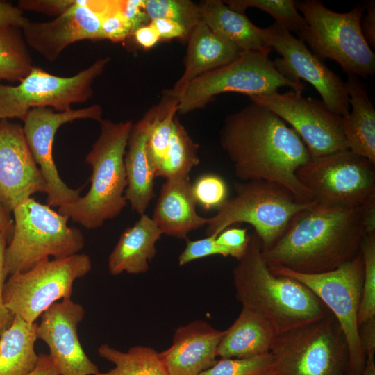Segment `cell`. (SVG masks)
<instances>
[{
	"label": "cell",
	"instance_id": "obj_25",
	"mask_svg": "<svg viewBox=\"0 0 375 375\" xmlns=\"http://www.w3.org/2000/svg\"><path fill=\"white\" fill-rule=\"evenodd\" d=\"M278 334L269 320L242 307L233 324L224 331L217 355L221 358H241L269 353Z\"/></svg>",
	"mask_w": 375,
	"mask_h": 375
},
{
	"label": "cell",
	"instance_id": "obj_6",
	"mask_svg": "<svg viewBox=\"0 0 375 375\" xmlns=\"http://www.w3.org/2000/svg\"><path fill=\"white\" fill-rule=\"evenodd\" d=\"M235 196L228 198L207 218L206 235L217 236L237 223L252 226L262 249L271 247L281 236L292 217L314 201H303L283 186L265 180L234 183Z\"/></svg>",
	"mask_w": 375,
	"mask_h": 375
},
{
	"label": "cell",
	"instance_id": "obj_31",
	"mask_svg": "<svg viewBox=\"0 0 375 375\" xmlns=\"http://www.w3.org/2000/svg\"><path fill=\"white\" fill-rule=\"evenodd\" d=\"M33 67L22 30L0 28V83L2 80L19 82Z\"/></svg>",
	"mask_w": 375,
	"mask_h": 375
},
{
	"label": "cell",
	"instance_id": "obj_36",
	"mask_svg": "<svg viewBox=\"0 0 375 375\" xmlns=\"http://www.w3.org/2000/svg\"><path fill=\"white\" fill-rule=\"evenodd\" d=\"M199 375H275L271 353L241 358H221Z\"/></svg>",
	"mask_w": 375,
	"mask_h": 375
},
{
	"label": "cell",
	"instance_id": "obj_20",
	"mask_svg": "<svg viewBox=\"0 0 375 375\" xmlns=\"http://www.w3.org/2000/svg\"><path fill=\"white\" fill-rule=\"evenodd\" d=\"M224 333L203 320L177 328L171 346L160 353L169 375H199L213 366Z\"/></svg>",
	"mask_w": 375,
	"mask_h": 375
},
{
	"label": "cell",
	"instance_id": "obj_11",
	"mask_svg": "<svg viewBox=\"0 0 375 375\" xmlns=\"http://www.w3.org/2000/svg\"><path fill=\"white\" fill-rule=\"evenodd\" d=\"M91 269V259L85 253L45 258L26 272L9 276L3 290L5 306L13 315L35 322L58 300L71 298L74 282Z\"/></svg>",
	"mask_w": 375,
	"mask_h": 375
},
{
	"label": "cell",
	"instance_id": "obj_43",
	"mask_svg": "<svg viewBox=\"0 0 375 375\" xmlns=\"http://www.w3.org/2000/svg\"><path fill=\"white\" fill-rule=\"evenodd\" d=\"M8 235L0 231V335L10 325L14 315L5 306L3 298V290L6 276L4 273V253Z\"/></svg>",
	"mask_w": 375,
	"mask_h": 375
},
{
	"label": "cell",
	"instance_id": "obj_21",
	"mask_svg": "<svg viewBox=\"0 0 375 375\" xmlns=\"http://www.w3.org/2000/svg\"><path fill=\"white\" fill-rule=\"evenodd\" d=\"M156 106L149 109L131 130L124 156L127 187L124 196L132 210L144 214L154 192L155 172L151 164L147 140L156 114Z\"/></svg>",
	"mask_w": 375,
	"mask_h": 375
},
{
	"label": "cell",
	"instance_id": "obj_18",
	"mask_svg": "<svg viewBox=\"0 0 375 375\" xmlns=\"http://www.w3.org/2000/svg\"><path fill=\"white\" fill-rule=\"evenodd\" d=\"M47 192V183L28 147L22 126L0 119V204L12 212L33 194Z\"/></svg>",
	"mask_w": 375,
	"mask_h": 375
},
{
	"label": "cell",
	"instance_id": "obj_44",
	"mask_svg": "<svg viewBox=\"0 0 375 375\" xmlns=\"http://www.w3.org/2000/svg\"><path fill=\"white\" fill-rule=\"evenodd\" d=\"M29 22L17 6L0 1V28L13 27L22 30Z\"/></svg>",
	"mask_w": 375,
	"mask_h": 375
},
{
	"label": "cell",
	"instance_id": "obj_39",
	"mask_svg": "<svg viewBox=\"0 0 375 375\" xmlns=\"http://www.w3.org/2000/svg\"><path fill=\"white\" fill-rule=\"evenodd\" d=\"M216 235H209L204 238L186 240V246L178 257V265L183 266L194 260L214 255L224 257L222 248L216 242Z\"/></svg>",
	"mask_w": 375,
	"mask_h": 375
},
{
	"label": "cell",
	"instance_id": "obj_13",
	"mask_svg": "<svg viewBox=\"0 0 375 375\" xmlns=\"http://www.w3.org/2000/svg\"><path fill=\"white\" fill-rule=\"evenodd\" d=\"M296 175L317 203L356 208L375 196V165L349 150L311 158Z\"/></svg>",
	"mask_w": 375,
	"mask_h": 375
},
{
	"label": "cell",
	"instance_id": "obj_46",
	"mask_svg": "<svg viewBox=\"0 0 375 375\" xmlns=\"http://www.w3.org/2000/svg\"><path fill=\"white\" fill-rule=\"evenodd\" d=\"M367 12L362 17L360 26L363 36L372 48L375 47V1H367L365 3Z\"/></svg>",
	"mask_w": 375,
	"mask_h": 375
},
{
	"label": "cell",
	"instance_id": "obj_16",
	"mask_svg": "<svg viewBox=\"0 0 375 375\" xmlns=\"http://www.w3.org/2000/svg\"><path fill=\"white\" fill-rule=\"evenodd\" d=\"M103 109L99 104L65 111H55L50 108H35L26 114L23 131L28 147L47 183V203L50 207H60L76 200L81 188H70L60 178L53 157L55 135L63 124L77 119L100 122Z\"/></svg>",
	"mask_w": 375,
	"mask_h": 375
},
{
	"label": "cell",
	"instance_id": "obj_14",
	"mask_svg": "<svg viewBox=\"0 0 375 375\" xmlns=\"http://www.w3.org/2000/svg\"><path fill=\"white\" fill-rule=\"evenodd\" d=\"M281 117L299 135L311 158L348 150L342 129V117L317 99L290 90L249 98Z\"/></svg>",
	"mask_w": 375,
	"mask_h": 375
},
{
	"label": "cell",
	"instance_id": "obj_37",
	"mask_svg": "<svg viewBox=\"0 0 375 375\" xmlns=\"http://www.w3.org/2000/svg\"><path fill=\"white\" fill-rule=\"evenodd\" d=\"M192 193L197 203L204 210L217 209L228 197V187L224 180L214 174H205L192 183Z\"/></svg>",
	"mask_w": 375,
	"mask_h": 375
},
{
	"label": "cell",
	"instance_id": "obj_3",
	"mask_svg": "<svg viewBox=\"0 0 375 375\" xmlns=\"http://www.w3.org/2000/svg\"><path fill=\"white\" fill-rule=\"evenodd\" d=\"M238 261L233 270L237 300L269 320L279 333L331 313L306 285L271 272L256 232L249 235L247 250Z\"/></svg>",
	"mask_w": 375,
	"mask_h": 375
},
{
	"label": "cell",
	"instance_id": "obj_41",
	"mask_svg": "<svg viewBox=\"0 0 375 375\" xmlns=\"http://www.w3.org/2000/svg\"><path fill=\"white\" fill-rule=\"evenodd\" d=\"M75 0H20L17 7L23 10L33 11L58 17L70 8Z\"/></svg>",
	"mask_w": 375,
	"mask_h": 375
},
{
	"label": "cell",
	"instance_id": "obj_42",
	"mask_svg": "<svg viewBox=\"0 0 375 375\" xmlns=\"http://www.w3.org/2000/svg\"><path fill=\"white\" fill-rule=\"evenodd\" d=\"M120 8L131 24L133 33L151 22L144 10V0H120Z\"/></svg>",
	"mask_w": 375,
	"mask_h": 375
},
{
	"label": "cell",
	"instance_id": "obj_24",
	"mask_svg": "<svg viewBox=\"0 0 375 375\" xmlns=\"http://www.w3.org/2000/svg\"><path fill=\"white\" fill-rule=\"evenodd\" d=\"M162 233L154 220L146 214L121 234L108 257V271L112 276L123 272L144 273L156 253V244Z\"/></svg>",
	"mask_w": 375,
	"mask_h": 375
},
{
	"label": "cell",
	"instance_id": "obj_5",
	"mask_svg": "<svg viewBox=\"0 0 375 375\" xmlns=\"http://www.w3.org/2000/svg\"><path fill=\"white\" fill-rule=\"evenodd\" d=\"M10 244L4 253L6 276L26 272L53 256L78 253L85 245L81 231L68 225L69 217L31 197L16 206Z\"/></svg>",
	"mask_w": 375,
	"mask_h": 375
},
{
	"label": "cell",
	"instance_id": "obj_8",
	"mask_svg": "<svg viewBox=\"0 0 375 375\" xmlns=\"http://www.w3.org/2000/svg\"><path fill=\"white\" fill-rule=\"evenodd\" d=\"M271 48L243 51L230 63L202 74L180 92L172 94L178 100V112L185 114L200 109L216 95L237 92L250 97L277 92L282 87L302 93L305 84L283 76L269 58Z\"/></svg>",
	"mask_w": 375,
	"mask_h": 375
},
{
	"label": "cell",
	"instance_id": "obj_35",
	"mask_svg": "<svg viewBox=\"0 0 375 375\" xmlns=\"http://www.w3.org/2000/svg\"><path fill=\"white\" fill-rule=\"evenodd\" d=\"M360 252L363 259L364 276L358 326L375 318V233L363 237Z\"/></svg>",
	"mask_w": 375,
	"mask_h": 375
},
{
	"label": "cell",
	"instance_id": "obj_52",
	"mask_svg": "<svg viewBox=\"0 0 375 375\" xmlns=\"http://www.w3.org/2000/svg\"><path fill=\"white\" fill-rule=\"evenodd\" d=\"M361 375H375L374 353L366 355V362Z\"/></svg>",
	"mask_w": 375,
	"mask_h": 375
},
{
	"label": "cell",
	"instance_id": "obj_7",
	"mask_svg": "<svg viewBox=\"0 0 375 375\" xmlns=\"http://www.w3.org/2000/svg\"><path fill=\"white\" fill-rule=\"evenodd\" d=\"M295 5L307 23L299 35L314 54L320 59L335 60L347 75L367 78L374 74L375 54L360 26L364 6L357 5L341 13L318 0L295 1Z\"/></svg>",
	"mask_w": 375,
	"mask_h": 375
},
{
	"label": "cell",
	"instance_id": "obj_26",
	"mask_svg": "<svg viewBox=\"0 0 375 375\" xmlns=\"http://www.w3.org/2000/svg\"><path fill=\"white\" fill-rule=\"evenodd\" d=\"M351 111L342 117L348 150L375 165V109L359 80L353 74L345 81Z\"/></svg>",
	"mask_w": 375,
	"mask_h": 375
},
{
	"label": "cell",
	"instance_id": "obj_32",
	"mask_svg": "<svg viewBox=\"0 0 375 375\" xmlns=\"http://www.w3.org/2000/svg\"><path fill=\"white\" fill-rule=\"evenodd\" d=\"M147 140L149 158L155 175L165 156L172 132L173 123L178 110V100L167 90L156 106Z\"/></svg>",
	"mask_w": 375,
	"mask_h": 375
},
{
	"label": "cell",
	"instance_id": "obj_12",
	"mask_svg": "<svg viewBox=\"0 0 375 375\" xmlns=\"http://www.w3.org/2000/svg\"><path fill=\"white\" fill-rule=\"evenodd\" d=\"M99 58L74 76L62 77L34 66L17 85L0 83V119L24 120L35 108H50L57 111L72 109L74 103L87 101L93 94L92 85L110 62Z\"/></svg>",
	"mask_w": 375,
	"mask_h": 375
},
{
	"label": "cell",
	"instance_id": "obj_40",
	"mask_svg": "<svg viewBox=\"0 0 375 375\" xmlns=\"http://www.w3.org/2000/svg\"><path fill=\"white\" fill-rule=\"evenodd\" d=\"M248 241L247 229L239 227H228L216 238V242L223 250L224 257L232 256L238 260L244 256Z\"/></svg>",
	"mask_w": 375,
	"mask_h": 375
},
{
	"label": "cell",
	"instance_id": "obj_51",
	"mask_svg": "<svg viewBox=\"0 0 375 375\" xmlns=\"http://www.w3.org/2000/svg\"><path fill=\"white\" fill-rule=\"evenodd\" d=\"M13 220L10 212L8 211L0 204V231L5 232L8 237L12 235Z\"/></svg>",
	"mask_w": 375,
	"mask_h": 375
},
{
	"label": "cell",
	"instance_id": "obj_2",
	"mask_svg": "<svg viewBox=\"0 0 375 375\" xmlns=\"http://www.w3.org/2000/svg\"><path fill=\"white\" fill-rule=\"evenodd\" d=\"M362 206L347 208L313 201L297 212L262 254L269 266L301 274L336 269L360 253L365 235Z\"/></svg>",
	"mask_w": 375,
	"mask_h": 375
},
{
	"label": "cell",
	"instance_id": "obj_30",
	"mask_svg": "<svg viewBox=\"0 0 375 375\" xmlns=\"http://www.w3.org/2000/svg\"><path fill=\"white\" fill-rule=\"evenodd\" d=\"M199 145L192 140L176 116L171 138L156 177L165 180L190 178V172L199 163Z\"/></svg>",
	"mask_w": 375,
	"mask_h": 375
},
{
	"label": "cell",
	"instance_id": "obj_4",
	"mask_svg": "<svg viewBox=\"0 0 375 375\" xmlns=\"http://www.w3.org/2000/svg\"><path fill=\"white\" fill-rule=\"evenodd\" d=\"M99 123V135L85 157L92 168L90 188L85 195L58 208L60 213L88 229L102 226L128 203L124 156L133 123L103 119Z\"/></svg>",
	"mask_w": 375,
	"mask_h": 375
},
{
	"label": "cell",
	"instance_id": "obj_45",
	"mask_svg": "<svg viewBox=\"0 0 375 375\" xmlns=\"http://www.w3.org/2000/svg\"><path fill=\"white\" fill-rule=\"evenodd\" d=\"M150 24L156 28L160 39H186L189 36L185 28L180 24L167 19H156Z\"/></svg>",
	"mask_w": 375,
	"mask_h": 375
},
{
	"label": "cell",
	"instance_id": "obj_15",
	"mask_svg": "<svg viewBox=\"0 0 375 375\" xmlns=\"http://www.w3.org/2000/svg\"><path fill=\"white\" fill-rule=\"evenodd\" d=\"M262 38L267 47L281 55L273 62L283 76L308 82L319 92L322 102L338 115L343 117L349 112L345 82L310 51L301 38L294 37L276 22L262 28Z\"/></svg>",
	"mask_w": 375,
	"mask_h": 375
},
{
	"label": "cell",
	"instance_id": "obj_53",
	"mask_svg": "<svg viewBox=\"0 0 375 375\" xmlns=\"http://www.w3.org/2000/svg\"><path fill=\"white\" fill-rule=\"evenodd\" d=\"M342 375H344V374H342Z\"/></svg>",
	"mask_w": 375,
	"mask_h": 375
},
{
	"label": "cell",
	"instance_id": "obj_22",
	"mask_svg": "<svg viewBox=\"0 0 375 375\" xmlns=\"http://www.w3.org/2000/svg\"><path fill=\"white\" fill-rule=\"evenodd\" d=\"M190 178L165 180L152 219L162 234L187 240L188 235L207 223L199 215Z\"/></svg>",
	"mask_w": 375,
	"mask_h": 375
},
{
	"label": "cell",
	"instance_id": "obj_17",
	"mask_svg": "<svg viewBox=\"0 0 375 375\" xmlns=\"http://www.w3.org/2000/svg\"><path fill=\"white\" fill-rule=\"evenodd\" d=\"M102 0H75L54 19L30 22L22 29L28 47L49 61L56 60L70 44L83 40H102Z\"/></svg>",
	"mask_w": 375,
	"mask_h": 375
},
{
	"label": "cell",
	"instance_id": "obj_28",
	"mask_svg": "<svg viewBox=\"0 0 375 375\" xmlns=\"http://www.w3.org/2000/svg\"><path fill=\"white\" fill-rule=\"evenodd\" d=\"M38 326L14 315L0 335V375H27L34 370L39 360L35 351Z\"/></svg>",
	"mask_w": 375,
	"mask_h": 375
},
{
	"label": "cell",
	"instance_id": "obj_27",
	"mask_svg": "<svg viewBox=\"0 0 375 375\" xmlns=\"http://www.w3.org/2000/svg\"><path fill=\"white\" fill-rule=\"evenodd\" d=\"M199 6L201 21L243 51L268 48L263 40L262 28L254 25L244 13L232 10L220 0H206Z\"/></svg>",
	"mask_w": 375,
	"mask_h": 375
},
{
	"label": "cell",
	"instance_id": "obj_29",
	"mask_svg": "<svg viewBox=\"0 0 375 375\" xmlns=\"http://www.w3.org/2000/svg\"><path fill=\"white\" fill-rule=\"evenodd\" d=\"M97 352L100 357L113 363L115 367L95 375H169L160 353L150 347L137 345L123 352L103 344Z\"/></svg>",
	"mask_w": 375,
	"mask_h": 375
},
{
	"label": "cell",
	"instance_id": "obj_48",
	"mask_svg": "<svg viewBox=\"0 0 375 375\" xmlns=\"http://www.w3.org/2000/svg\"><path fill=\"white\" fill-rule=\"evenodd\" d=\"M132 35L135 42L144 49L154 47L160 40L157 31L150 23L138 28Z\"/></svg>",
	"mask_w": 375,
	"mask_h": 375
},
{
	"label": "cell",
	"instance_id": "obj_47",
	"mask_svg": "<svg viewBox=\"0 0 375 375\" xmlns=\"http://www.w3.org/2000/svg\"><path fill=\"white\" fill-rule=\"evenodd\" d=\"M361 346L365 353H375V318L367 321L359 326Z\"/></svg>",
	"mask_w": 375,
	"mask_h": 375
},
{
	"label": "cell",
	"instance_id": "obj_49",
	"mask_svg": "<svg viewBox=\"0 0 375 375\" xmlns=\"http://www.w3.org/2000/svg\"><path fill=\"white\" fill-rule=\"evenodd\" d=\"M361 217L365 233H375V196L362 206Z\"/></svg>",
	"mask_w": 375,
	"mask_h": 375
},
{
	"label": "cell",
	"instance_id": "obj_34",
	"mask_svg": "<svg viewBox=\"0 0 375 375\" xmlns=\"http://www.w3.org/2000/svg\"><path fill=\"white\" fill-rule=\"evenodd\" d=\"M144 10L150 21L173 20L183 26L188 35L201 22L199 4L190 0H144Z\"/></svg>",
	"mask_w": 375,
	"mask_h": 375
},
{
	"label": "cell",
	"instance_id": "obj_9",
	"mask_svg": "<svg viewBox=\"0 0 375 375\" xmlns=\"http://www.w3.org/2000/svg\"><path fill=\"white\" fill-rule=\"evenodd\" d=\"M270 353L275 375H345L349 353L331 313L278 335Z\"/></svg>",
	"mask_w": 375,
	"mask_h": 375
},
{
	"label": "cell",
	"instance_id": "obj_33",
	"mask_svg": "<svg viewBox=\"0 0 375 375\" xmlns=\"http://www.w3.org/2000/svg\"><path fill=\"white\" fill-rule=\"evenodd\" d=\"M224 2L230 8L240 13H244L249 8L262 10L290 32L294 31L299 34L307 26L306 20L297 9L293 0H228Z\"/></svg>",
	"mask_w": 375,
	"mask_h": 375
},
{
	"label": "cell",
	"instance_id": "obj_23",
	"mask_svg": "<svg viewBox=\"0 0 375 375\" xmlns=\"http://www.w3.org/2000/svg\"><path fill=\"white\" fill-rule=\"evenodd\" d=\"M188 42L185 69L173 88L169 90L172 94L180 92L198 76L230 63L243 52L202 21L191 31Z\"/></svg>",
	"mask_w": 375,
	"mask_h": 375
},
{
	"label": "cell",
	"instance_id": "obj_1",
	"mask_svg": "<svg viewBox=\"0 0 375 375\" xmlns=\"http://www.w3.org/2000/svg\"><path fill=\"white\" fill-rule=\"evenodd\" d=\"M219 140L241 181L274 182L301 200L313 201L296 175L311 159L310 153L299 135L272 111L251 101L225 118Z\"/></svg>",
	"mask_w": 375,
	"mask_h": 375
},
{
	"label": "cell",
	"instance_id": "obj_19",
	"mask_svg": "<svg viewBox=\"0 0 375 375\" xmlns=\"http://www.w3.org/2000/svg\"><path fill=\"white\" fill-rule=\"evenodd\" d=\"M84 316L83 307L71 298L54 303L41 315L38 338L48 346L60 375H95L99 372L78 339L77 328Z\"/></svg>",
	"mask_w": 375,
	"mask_h": 375
},
{
	"label": "cell",
	"instance_id": "obj_50",
	"mask_svg": "<svg viewBox=\"0 0 375 375\" xmlns=\"http://www.w3.org/2000/svg\"><path fill=\"white\" fill-rule=\"evenodd\" d=\"M27 375H60L56 362L49 354H39L36 367Z\"/></svg>",
	"mask_w": 375,
	"mask_h": 375
},
{
	"label": "cell",
	"instance_id": "obj_38",
	"mask_svg": "<svg viewBox=\"0 0 375 375\" xmlns=\"http://www.w3.org/2000/svg\"><path fill=\"white\" fill-rule=\"evenodd\" d=\"M101 14L102 39L117 42L133 34L131 24L121 10L120 0H103Z\"/></svg>",
	"mask_w": 375,
	"mask_h": 375
},
{
	"label": "cell",
	"instance_id": "obj_10",
	"mask_svg": "<svg viewBox=\"0 0 375 375\" xmlns=\"http://www.w3.org/2000/svg\"><path fill=\"white\" fill-rule=\"evenodd\" d=\"M269 267L274 274L294 278L306 285L325 304L338 320L347 341L349 362L345 375H361L366 362L358 322L364 276L361 252L336 269L319 274Z\"/></svg>",
	"mask_w": 375,
	"mask_h": 375
}]
</instances>
